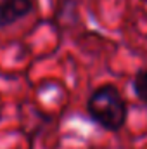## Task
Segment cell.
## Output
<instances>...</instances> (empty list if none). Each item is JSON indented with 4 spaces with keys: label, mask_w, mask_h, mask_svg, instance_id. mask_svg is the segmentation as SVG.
I'll use <instances>...</instances> for the list:
<instances>
[{
    "label": "cell",
    "mask_w": 147,
    "mask_h": 149,
    "mask_svg": "<svg viewBox=\"0 0 147 149\" xmlns=\"http://www.w3.org/2000/svg\"><path fill=\"white\" fill-rule=\"evenodd\" d=\"M88 118L106 132H119L128 118V104L114 83H104L92 90L85 102Z\"/></svg>",
    "instance_id": "cell-1"
},
{
    "label": "cell",
    "mask_w": 147,
    "mask_h": 149,
    "mask_svg": "<svg viewBox=\"0 0 147 149\" xmlns=\"http://www.w3.org/2000/svg\"><path fill=\"white\" fill-rule=\"evenodd\" d=\"M33 7V0H0V30L30 16Z\"/></svg>",
    "instance_id": "cell-2"
},
{
    "label": "cell",
    "mask_w": 147,
    "mask_h": 149,
    "mask_svg": "<svg viewBox=\"0 0 147 149\" xmlns=\"http://www.w3.org/2000/svg\"><path fill=\"white\" fill-rule=\"evenodd\" d=\"M132 88L135 97L147 106V68H140L137 73L133 74L132 80Z\"/></svg>",
    "instance_id": "cell-3"
}]
</instances>
